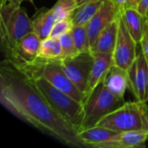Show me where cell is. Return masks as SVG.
Returning <instances> with one entry per match:
<instances>
[{"instance_id":"obj_2","label":"cell","mask_w":148,"mask_h":148,"mask_svg":"<svg viewBox=\"0 0 148 148\" xmlns=\"http://www.w3.org/2000/svg\"><path fill=\"white\" fill-rule=\"evenodd\" d=\"M10 62V61H9ZM18 69L31 78H43L54 87L68 94L79 102L84 104L87 97L82 94L66 75L61 60H49L36 57L29 61L11 62Z\"/></svg>"},{"instance_id":"obj_1","label":"cell","mask_w":148,"mask_h":148,"mask_svg":"<svg viewBox=\"0 0 148 148\" xmlns=\"http://www.w3.org/2000/svg\"><path fill=\"white\" fill-rule=\"evenodd\" d=\"M0 102L13 115L62 144L85 147L78 132L52 108L32 79L5 59L0 64Z\"/></svg>"},{"instance_id":"obj_3","label":"cell","mask_w":148,"mask_h":148,"mask_svg":"<svg viewBox=\"0 0 148 148\" xmlns=\"http://www.w3.org/2000/svg\"><path fill=\"white\" fill-rule=\"evenodd\" d=\"M32 31V19L24 8L12 0L0 6V41L4 56L10 53L17 42Z\"/></svg>"},{"instance_id":"obj_11","label":"cell","mask_w":148,"mask_h":148,"mask_svg":"<svg viewBox=\"0 0 148 148\" xmlns=\"http://www.w3.org/2000/svg\"><path fill=\"white\" fill-rule=\"evenodd\" d=\"M92 53L94 56V63L86 93L87 98L99 84L102 83L105 81L112 66L114 65V57L112 53Z\"/></svg>"},{"instance_id":"obj_16","label":"cell","mask_w":148,"mask_h":148,"mask_svg":"<svg viewBox=\"0 0 148 148\" xmlns=\"http://www.w3.org/2000/svg\"><path fill=\"white\" fill-rule=\"evenodd\" d=\"M33 16L32 31L35 32L41 40L48 38L56 23L52 8L39 9Z\"/></svg>"},{"instance_id":"obj_18","label":"cell","mask_w":148,"mask_h":148,"mask_svg":"<svg viewBox=\"0 0 148 148\" xmlns=\"http://www.w3.org/2000/svg\"><path fill=\"white\" fill-rule=\"evenodd\" d=\"M103 1L104 0H92L76 7L70 16L74 26L87 25L99 10Z\"/></svg>"},{"instance_id":"obj_15","label":"cell","mask_w":148,"mask_h":148,"mask_svg":"<svg viewBox=\"0 0 148 148\" xmlns=\"http://www.w3.org/2000/svg\"><path fill=\"white\" fill-rule=\"evenodd\" d=\"M119 29L118 16L113 22H111L99 34L98 38L91 49V52H101V53H114Z\"/></svg>"},{"instance_id":"obj_28","label":"cell","mask_w":148,"mask_h":148,"mask_svg":"<svg viewBox=\"0 0 148 148\" xmlns=\"http://www.w3.org/2000/svg\"><path fill=\"white\" fill-rule=\"evenodd\" d=\"M14 3H16V4H18V5H21L22 4V3L23 2V1H29L32 5H34L35 6V3H34V2H33V0H12Z\"/></svg>"},{"instance_id":"obj_29","label":"cell","mask_w":148,"mask_h":148,"mask_svg":"<svg viewBox=\"0 0 148 148\" xmlns=\"http://www.w3.org/2000/svg\"><path fill=\"white\" fill-rule=\"evenodd\" d=\"M75 1H76V3H77V7H78V6L82 5V4H83V3H85L90 2V1H92V0H75Z\"/></svg>"},{"instance_id":"obj_26","label":"cell","mask_w":148,"mask_h":148,"mask_svg":"<svg viewBox=\"0 0 148 148\" xmlns=\"http://www.w3.org/2000/svg\"><path fill=\"white\" fill-rule=\"evenodd\" d=\"M111 1L114 3V4L116 6V8L118 9V10L120 12L121 10H123L126 7L128 0H111Z\"/></svg>"},{"instance_id":"obj_30","label":"cell","mask_w":148,"mask_h":148,"mask_svg":"<svg viewBox=\"0 0 148 148\" xmlns=\"http://www.w3.org/2000/svg\"><path fill=\"white\" fill-rule=\"evenodd\" d=\"M7 1H8V0H0V6L3 5V4H4Z\"/></svg>"},{"instance_id":"obj_14","label":"cell","mask_w":148,"mask_h":148,"mask_svg":"<svg viewBox=\"0 0 148 148\" xmlns=\"http://www.w3.org/2000/svg\"><path fill=\"white\" fill-rule=\"evenodd\" d=\"M119 13L124 20L132 37L134 39L137 44H140L144 35L146 17L143 16L135 8L132 7H125Z\"/></svg>"},{"instance_id":"obj_17","label":"cell","mask_w":148,"mask_h":148,"mask_svg":"<svg viewBox=\"0 0 148 148\" xmlns=\"http://www.w3.org/2000/svg\"><path fill=\"white\" fill-rule=\"evenodd\" d=\"M104 83L115 95L124 99L126 91L128 89L127 74L125 70L113 65Z\"/></svg>"},{"instance_id":"obj_10","label":"cell","mask_w":148,"mask_h":148,"mask_svg":"<svg viewBox=\"0 0 148 148\" xmlns=\"http://www.w3.org/2000/svg\"><path fill=\"white\" fill-rule=\"evenodd\" d=\"M119 10L111 0H104L101 8L88 22L87 26L90 51L95 45L99 34L111 22L117 18Z\"/></svg>"},{"instance_id":"obj_8","label":"cell","mask_w":148,"mask_h":148,"mask_svg":"<svg viewBox=\"0 0 148 148\" xmlns=\"http://www.w3.org/2000/svg\"><path fill=\"white\" fill-rule=\"evenodd\" d=\"M119 29L118 36L113 53L114 65L127 72L137 58V42L129 33L121 14L118 16Z\"/></svg>"},{"instance_id":"obj_13","label":"cell","mask_w":148,"mask_h":148,"mask_svg":"<svg viewBox=\"0 0 148 148\" xmlns=\"http://www.w3.org/2000/svg\"><path fill=\"white\" fill-rule=\"evenodd\" d=\"M148 140V131L131 130L120 133L114 139L98 148H138L145 147Z\"/></svg>"},{"instance_id":"obj_4","label":"cell","mask_w":148,"mask_h":148,"mask_svg":"<svg viewBox=\"0 0 148 148\" xmlns=\"http://www.w3.org/2000/svg\"><path fill=\"white\" fill-rule=\"evenodd\" d=\"M31 79L52 108L71 127L79 132L82 129L84 118V104L54 87L43 78Z\"/></svg>"},{"instance_id":"obj_20","label":"cell","mask_w":148,"mask_h":148,"mask_svg":"<svg viewBox=\"0 0 148 148\" xmlns=\"http://www.w3.org/2000/svg\"><path fill=\"white\" fill-rule=\"evenodd\" d=\"M75 47L79 53L90 51V45L88 40V35L86 25L74 26L70 31Z\"/></svg>"},{"instance_id":"obj_22","label":"cell","mask_w":148,"mask_h":148,"mask_svg":"<svg viewBox=\"0 0 148 148\" xmlns=\"http://www.w3.org/2000/svg\"><path fill=\"white\" fill-rule=\"evenodd\" d=\"M59 39H60L61 45H62V56H61L60 60L70 58L79 54L70 32H68L61 36Z\"/></svg>"},{"instance_id":"obj_21","label":"cell","mask_w":148,"mask_h":148,"mask_svg":"<svg viewBox=\"0 0 148 148\" xmlns=\"http://www.w3.org/2000/svg\"><path fill=\"white\" fill-rule=\"evenodd\" d=\"M76 7L77 3L75 0H57L53 7H51L56 22L70 18Z\"/></svg>"},{"instance_id":"obj_9","label":"cell","mask_w":148,"mask_h":148,"mask_svg":"<svg viewBox=\"0 0 148 148\" xmlns=\"http://www.w3.org/2000/svg\"><path fill=\"white\" fill-rule=\"evenodd\" d=\"M128 89L135 100L148 102V62L142 53L137 56L136 60L127 72Z\"/></svg>"},{"instance_id":"obj_27","label":"cell","mask_w":148,"mask_h":148,"mask_svg":"<svg viewBox=\"0 0 148 148\" xmlns=\"http://www.w3.org/2000/svg\"><path fill=\"white\" fill-rule=\"evenodd\" d=\"M140 1V0H128V1H127V5H126V7L135 8Z\"/></svg>"},{"instance_id":"obj_31","label":"cell","mask_w":148,"mask_h":148,"mask_svg":"<svg viewBox=\"0 0 148 148\" xmlns=\"http://www.w3.org/2000/svg\"><path fill=\"white\" fill-rule=\"evenodd\" d=\"M147 123H148V112H147Z\"/></svg>"},{"instance_id":"obj_5","label":"cell","mask_w":148,"mask_h":148,"mask_svg":"<svg viewBox=\"0 0 148 148\" xmlns=\"http://www.w3.org/2000/svg\"><path fill=\"white\" fill-rule=\"evenodd\" d=\"M148 106L140 101H127L105 115L96 126L118 132L131 130L148 131Z\"/></svg>"},{"instance_id":"obj_12","label":"cell","mask_w":148,"mask_h":148,"mask_svg":"<svg viewBox=\"0 0 148 148\" xmlns=\"http://www.w3.org/2000/svg\"><path fill=\"white\" fill-rule=\"evenodd\" d=\"M121 132L104 127L95 126L79 131L78 138L85 147L98 148L101 145L114 139Z\"/></svg>"},{"instance_id":"obj_19","label":"cell","mask_w":148,"mask_h":148,"mask_svg":"<svg viewBox=\"0 0 148 148\" xmlns=\"http://www.w3.org/2000/svg\"><path fill=\"white\" fill-rule=\"evenodd\" d=\"M62 56V45L59 38L48 37L42 40L37 57L49 60H60Z\"/></svg>"},{"instance_id":"obj_6","label":"cell","mask_w":148,"mask_h":148,"mask_svg":"<svg viewBox=\"0 0 148 148\" xmlns=\"http://www.w3.org/2000/svg\"><path fill=\"white\" fill-rule=\"evenodd\" d=\"M124 102V99L111 92L104 82L99 84L88 96L84 103V118L81 130L96 126L105 115L121 106Z\"/></svg>"},{"instance_id":"obj_23","label":"cell","mask_w":148,"mask_h":148,"mask_svg":"<svg viewBox=\"0 0 148 148\" xmlns=\"http://www.w3.org/2000/svg\"><path fill=\"white\" fill-rule=\"evenodd\" d=\"M73 27H74V24L70 18L57 21L55 23L49 37L59 38L61 36H62L68 32H70Z\"/></svg>"},{"instance_id":"obj_25","label":"cell","mask_w":148,"mask_h":148,"mask_svg":"<svg viewBox=\"0 0 148 148\" xmlns=\"http://www.w3.org/2000/svg\"><path fill=\"white\" fill-rule=\"evenodd\" d=\"M135 9L143 16H148V0H140Z\"/></svg>"},{"instance_id":"obj_24","label":"cell","mask_w":148,"mask_h":148,"mask_svg":"<svg viewBox=\"0 0 148 148\" xmlns=\"http://www.w3.org/2000/svg\"><path fill=\"white\" fill-rule=\"evenodd\" d=\"M140 46H141V51L144 54L148 62V16H146V20H145L144 35H143V38L140 42Z\"/></svg>"},{"instance_id":"obj_7","label":"cell","mask_w":148,"mask_h":148,"mask_svg":"<svg viewBox=\"0 0 148 148\" xmlns=\"http://www.w3.org/2000/svg\"><path fill=\"white\" fill-rule=\"evenodd\" d=\"M93 63L94 56L91 51L79 53L73 57L61 60V64L66 75L85 95Z\"/></svg>"}]
</instances>
